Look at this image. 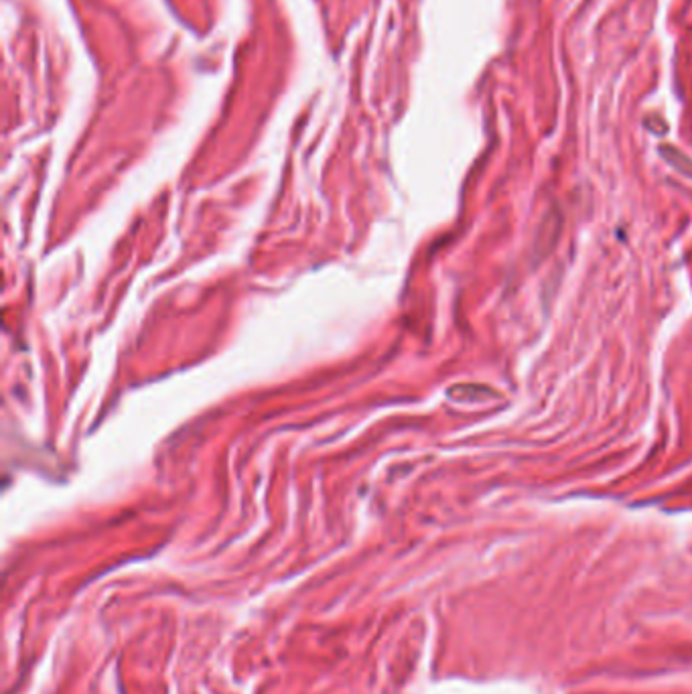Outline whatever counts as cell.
<instances>
[{
    "mask_svg": "<svg viewBox=\"0 0 692 694\" xmlns=\"http://www.w3.org/2000/svg\"><path fill=\"white\" fill-rule=\"evenodd\" d=\"M660 152H662V157H664L670 165H674V169H678V171H682L684 175H692V160L688 159V157H684L678 148L664 145V147H660Z\"/></svg>",
    "mask_w": 692,
    "mask_h": 694,
    "instance_id": "6da1fadb",
    "label": "cell"
}]
</instances>
